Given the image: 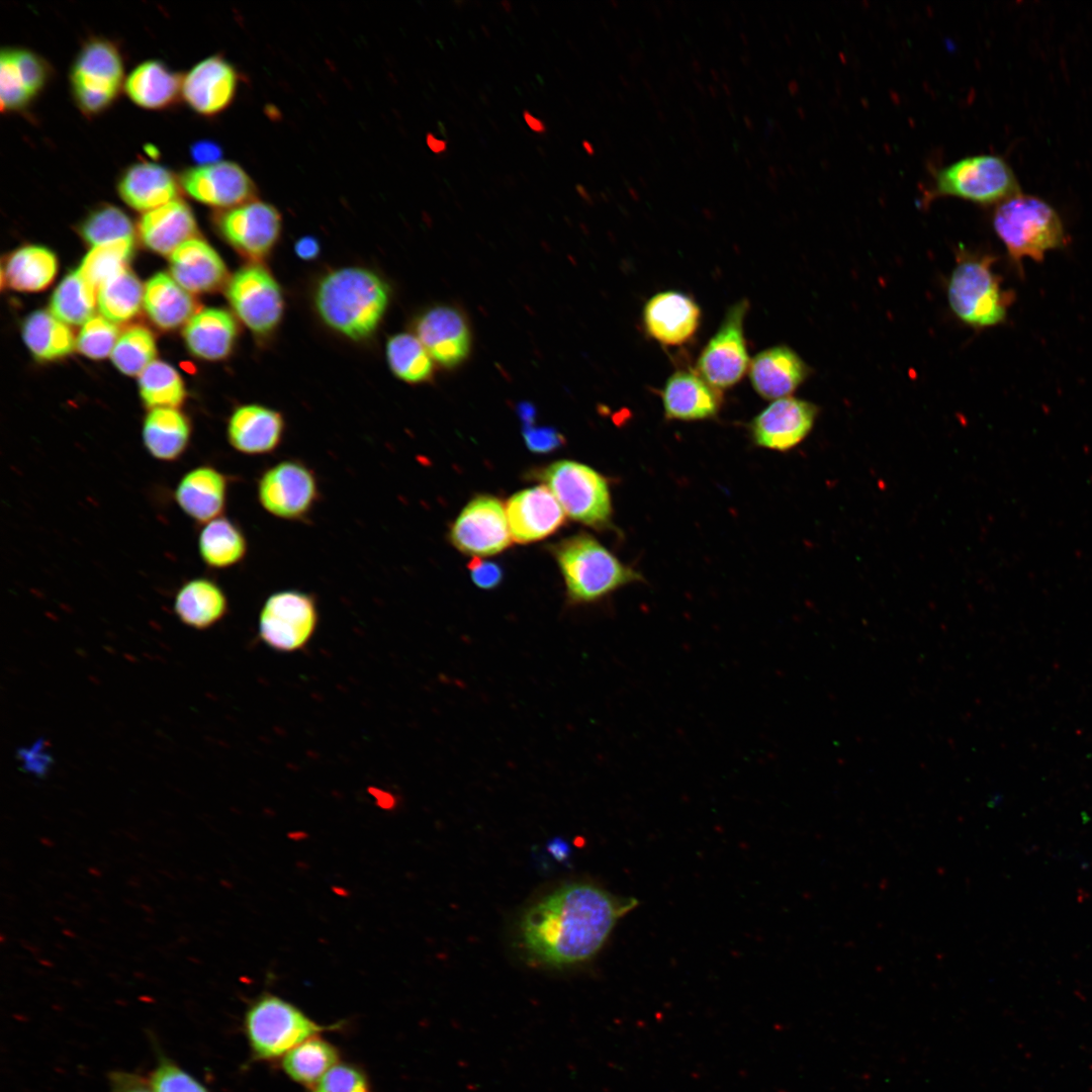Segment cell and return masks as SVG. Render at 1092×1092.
Wrapping results in <instances>:
<instances>
[{"instance_id":"e575fe53","label":"cell","mask_w":1092,"mask_h":1092,"mask_svg":"<svg viewBox=\"0 0 1092 1092\" xmlns=\"http://www.w3.org/2000/svg\"><path fill=\"white\" fill-rule=\"evenodd\" d=\"M57 269V258L52 251L41 246H25L8 256L2 277L14 290L34 292L53 282Z\"/></svg>"},{"instance_id":"ee69618b","label":"cell","mask_w":1092,"mask_h":1092,"mask_svg":"<svg viewBox=\"0 0 1092 1092\" xmlns=\"http://www.w3.org/2000/svg\"><path fill=\"white\" fill-rule=\"evenodd\" d=\"M156 353V342L151 331L134 326L119 336L110 357L120 372L132 376L141 374L155 361Z\"/></svg>"},{"instance_id":"6125c7cd","label":"cell","mask_w":1092,"mask_h":1092,"mask_svg":"<svg viewBox=\"0 0 1092 1092\" xmlns=\"http://www.w3.org/2000/svg\"><path fill=\"white\" fill-rule=\"evenodd\" d=\"M500 5H502L503 9L505 10V12H507V13L512 12L513 5H512V3L510 1H502Z\"/></svg>"},{"instance_id":"f1b7e54d","label":"cell","mask_w":1092,"mask_h":1092,"mask_svg":"<svg viewBox=\"0 0 1092 1092\" xmlns=\"http://www.w3.org/2000/svg\"><path fill=\"white\" fill-rule=\"evenodd\" d=\"M138 229L146 247L161 255H171L184 242L195 238L197 224L188 204L175 199L145 212Z\"/></svg>"},{"instance_id":"6f0895ef","label":"cell","mask_w":1092,"mask_h":1092,"mask_svg":"<svg viewBox=\"0 0 1092 1092\" xmlns=\"http://www.w3.org/2000/svg\"><path fill=\"white\" fill-rule=\"evenodd\" d=\"M426 143L429 149L437 155L447 151V141L437 138L432 132L426 134Z\"/></svg>"},{"instance_id":"f907efd6","label":"cell","mask_w":1092,"mask_h":1092,"mask_svg":"<svg viewBox=\"0 0 1092 1092\" xmlns=\"http://www.w3.org/2000/svg\"><path fill=\"white\" fill-rule=\"evenodd\" d=\"M471 580L481 589H493L503 580V569L489 560L474 557L468 564Z\"/></svg>"},{"instance_id":"44dd1931","label":"cell","mask_w":1092,"mask_h":1092,"mask_svg":"<svg viewBox=\"0 0 1092 1092\" xmlns=\"http://www.w3.org/2000/svg\"><path fill=\"white\" fill-rule=\"evenodd\" d=\"M642 320L652 339L664 346H679L697 333L701 309L687 294L668 290L654 294L646 302Z\"/></svg>"},{"instance_id":"91938a15","label":"cell","mask_w":1092,"mask_h":1092,"mask_svg":"<svg viewBox=\"0 0 1092 1092\" xmlns=\"http://www.w3.org/2000/svg\"><path fill=\"white\" fill-rule=\"evenodd\" d=\"M575 189H576V191H577V193L579 194L580 197H582L585 200L589 199V194H588L587 190L585 189V187L583 185L576 184Z\"/></svg>"},{"instance_id":"94428289","label":"cell","mask_w":1092,"mask_h":1092,"mask_svg":"<svg viewBox=\"0 0 1092 1092\" xmlns=\"http://www.w3.org/2000/svg\"><path fill=\"white\" fill-rule=\"evenodd\" d=\"M582 148L586 152L587 155L593 156L595 154L594 146L588 141H586V140L582 141Z\"/></svg>"},{"instance_id":"30bf717a","label":"cell","mask_w":1092,"mask_h":1092,"mask_svg":"<svg viewBox=\"0 0 1092 1092\" xmlns=\"http://www.w3.org/2000/svg\"><path fill=\"white\" fill-rule=\"evenodd\" d=\"M317 623L318 611L312 596L296 589L276 592L260 611L259 638L275 651L293 652L309 642Z\"/></svg>"},{"instance_id":"d6a6232c","label":"cell","mask_w":1092,"mask_h":1092,"mask_svg":"<svg viewBox=\"0 0 1092 1092\" xmlns=\"http://www.w3.org/2000/svg\"><path fill=\"white\" fill-rule=\"evenodd\" d=\"M191 437L187 417L176 407L152 408L143 424L145 448L155 459L175 461L186 451Z\"/></svg>"},{"instance_id":"680465c9","label":"cell","mask_w":1092,"mask_h":1092,"mask_svg":"<svg viewBox=\"0 0 1092 1092\" xmlns=\"http://www.w3.org/2000/svg\"><path fill=\"white\" fill-rule=\"evenodd\" d=\"M519 413H520V417L522 418V420L524 422V426L532 425V422H533V419H534V416H535V410H534L533 405H531L529 403H522V404L519 405Z\"/></svg>"},{"instance_id":"f546056e","label":"cell","mask_w":1092,"mask_h":1092,"mask_svg":"<svg viewBox=\"0 0 1092 1092\" xmlns=\"http://www.w3.org/2000/svg\"><path fill=\"white\" fill-rule=\"evenodd\" d=\"M183 336L189 351L198 358L216 361L228 357L238 337L234 316L222 308L198 310L186 324Z\"/></svg>"},{"instance_id":"ffe728a7","label":"cell","mask_w":1092,"mask_h":1092,"mask_svg":"<svg viewBox=\"0 0 1092 1092\" xmlns=\"http://www.w3.org/2000/svg\"><path fill=\"white\" fill-rule=\"evenodd\" d=\"M239 82L236 69L220 56L197 63L182 79L181 97L196 113L213 116L233 102Z\"/></svg>"},{"instance_id":"f6af8a7d","label":"cell","mask_w":1092,"mask_h":1092,"mask_svg":"<svg viewBox=\"0 0 1092 1092\" xmlns=\"http://www.w3.org/2000/svg\"><path fill=\"white\" fill-rule=\"evenodd\" d=\"M82 238L92 247L101 244L134 237V229L129 217L118 207L105 204L93 211L82 221Z\"/></svg>"},{"instance_id":"5bb4252c","label":"cell","mask_w":1092,"mask_h":1092,"mask_svg":"<svg viewBox=\"0 0 1092 1092\" xmlns=\"http://www.w3.org/2000/svg\"><path fill=\"white\" fill-rule=\"evenodd\" d=\"M449 537L455 548L474 557L497 554L513 540L506 508L490 495L471 499L453 523Z\"/></svg>"},{"instance_id":"4fadbf2b","label":"cell","mask_w":1092,"mask_h":1092,"mask_svg":"<svg viewBox=\"0 0 1092 1092\" xmlns=\"http://www.w3.org/2000/svg\"><path fill=\"white\" fill-rule=\"evenodd\" d=\"M261 507L270 515L289 521L311 512L320 496L314 472L297 460H281L267 468L257 483Z\"/></svg>"},{"instance_id":"9f6ffc18","label":"cell","mask_w":1092,"mask_h":1092,"mask_svg":"<svg viewBox=\"0 0 1092 1092\" xmlns=\"http://www.w3.org/2000/svg\"><path fill=\"white\" fill-rule=\"evenodd\" d=\"M522 115H523V119L526 122L527 126L533 132H535L537 134H544L547 131V126H546L545 122L542 119L535 116L534 114H532L529 110H527V109L523 110Z\"/></svg>"},{"instance_id":"e0dca14e","label":"cell","mask_w":1092,"mask_h":1092,"mask_svg":"<svg viewBox=\"0 0 1092 1092\" xmlns=\"http://www.w3.org/2000/svg\"><path fill=\"white\" fill-rule=\"evenodd\" d=\"M817 414V406L807 400L791 396L776 399L750 422L751 439L760 448L789 451L808 436Z\"/></svg>"},{"instance_id":"d6986e66","label":"cell","mask_w":1092,"mask_h":1092,"mask_svg":"<svg viewBox=\"0 0 1092 1092\" xmlns=\"http://www.w3.org/2000/svg\"><path fill=\"white\" fill-rule=\"evenodd\" d=\"M506 514L513 540L523 544L545 539L565 522L560 504L544 484L512 495L507 502Z\"/></svg>"},{"instance_id":"ac0fdd59","label":"cell","mask_w":1092,"mask_h":1092,"mask_svg":"<svg viewBox=\"0 0 1092 1092\" xmlns=\"http://www.w3.org/2000/svg\"><path fill=\"white\" fill-rule=\"evenodd\" d=\"M415 335L444 368L461 364L470 351V331L461 311L450 305L426 309L415 322Z\"/></svg>"},{"instance_id":"cb8c5ba5","label":"cell","mask_w":1092,"mask_h":1092,"mask_svg":"<svg viewBox=\"0 0 1092 1092\" xmlns=\"http://www.w3.org/2000/svg\"><path fill=\"white\" fill-rule=\"evenodd\" d=\"M749 379L754 390L765 399L788 397L807 378L809 367L788 346L765 349L751 360Z\"/></svg>"},{"instance_id":"4316f807","label":"cell","mask_w":1092,"mask_h":1092,"mask_svg":"<svg viewBox=\"0 0 1092 1092\" xmlns=\"http://www.w3.org/2000/svg\"><path fill=\"white\" fill-rule=\"evenodd\" d=\"M229 481L209 465L192 468L179 480L174 497L179 508L197 523L206 524L225 508Z\"/></svg>"},{"instance_id":"7dc6e473","label":"cell","mask_w":1092,"mask_h":1092,"mask_svg":"<svg viewBox=\"0 0 1092 1092\" xmlns=\"http://www.w3.org/2000/svg\"><path fill=\"white\" fill-rule=\"evenodd\" d=\"M148 1079L154 1092H209L193 1075L163 1054H159Z\"/></svg>"},{"instance_id":"c3c4849f","label":"cell","mask_w":1092,"mask_h":1092,"mask_svg":"<svg viewBox=\"0 0 1092 1092\" xmlns=\"http://www.w3.org/2000/svg\"><path fill=\"white\" fill-rule=\"evenodd\" d=\"M308 1092H372L366 1072L352 1063H338Z\"/></svg>"},{"instance_id":"8fae6325","label":"cell","mask_w":1092,"mask_h":1092,"mask_svg":"<svg viewBox=\"0 0 1092 1092\" xmlns=\"http://www.w3.org/2000/svg\"><path fill=\"white\" fill-rule=\"evenodd\" d=\"M226 297L238 318L257 336L269 335L281 322V288L273 275L257 263L241 268L230 278Z\"/></svg>"},{"instance_id":"ab89813d","label":"cell","mask_w":1092,"mask_h":1092,"mask_svg":"<svg viewBox=\"0 0 1092 1092\" xmlns=\"http://www.w3.org/2000/svg\"><path fill=\"white\" fill-rule=\"evenodd\" d=\"M97 304V289L79 269L68 274L55 289L50 302L51 312L67 325H84Z\"/></svg>"},{"instance_id":"d590c367","label":"cell","mask_w":1092,"mask_h":1092,"mask_svg":"<svg viewBox=\"0 0 1092 1092\" xmlns=\"http://www.w3.org/2000/svg\"><path fill=\"white\" fill-rule=\"evenodd\" d=\"M198 551L207 566L224 569L239 564L245 558L248 542L238 525L228 518L218 517L204 524L201 529Z\"/></svg>"},{"instance_id":"7bdbcfd3","label":"cell","mask_w":1092,"mask_h":1092,"mask_svg":"<svg viewBox=\"0 0 1092 1092\" xmlns=\"http://www.w3.org/2000/svg\"><path fill=\"white\" fill-rule=\"evenodd\" d=\"M133 248V238L94 246L78 269L86 280L98 289L104 281L126 268Z\"/></svg>"},{"instance_id":"f5cc1de1","label":"cell","mask_w":1092,"mask_h":1092,"mask_svg":"<svg viewBox=\"0 0 1092 1092\" xmlns=\"http://www.w3.org/2000/svg\"><path fill=\"white\" fill-rule=\"evenodd\" d=\"M191 156L199 165H208L219 162L221 150L211 141H200L192 146Z\"/></svg>"},{"instance_id":"484cf974","label":"cell","mask_w":1092,"mask_h":1092,"mask_svg":"<svg viewBox=\"0 0 1092 1092\" xmlns=\"http://www.w3.org/2000/svg\"><path fill=\"white\" fill-rule=\"evenodd\" d=\"M170 256L171 276L190 293L214 291L226 280L224 262L199 238L184 242Z\"/></svg>"},{"instance_id":"74e56055","label":"cell","mask_w":1092,"mask_h":1092,"mask_svg":"<svg viewBox=\"0 0 1092 1092\" xmlns=\"http://www.w3.org/2000/svg\"><path fill=\"white\" fill-rule=\"evenodd\" d=\"M22 336L32 355L41 361L69 355L76 346L73 332L51 311L36 310L23 323Z\"/></svg>"},{"instance_id":"60d3db41","label":"cell","mask_w":1092,"mask_h":1092,"mask_svg":"<svg viewBox=\"0 0 1092 1092\" xmlns=\"http://www.w3.org/2000/svg\"><path fill=\"white\" fill-rule=\"evenodd\" d=\"M386 358L393 374L410 383L428 381L434 371V360L416 335L399 333L386 345Z\"/></svg>"},{"instance_id":"f35d334b","label":"cell","mask_w":1092,"mask_h":1092,"mask_svg":"<svg viewBox=\"0 0 1092 1092\" xmlns=\"http://www.w3.org/2000/svg\"><path fill=\"white\" fill-rule=\"evenodd\" d=\"M144 301L141 281L128 269H123L104 281L97 289V306L101 315L112 323L131 320Z\"/></svg>"},{"instance_id":"7c38bea8","label":"cell","mask_w":1092,"mask_h":1092,"mask_svg":"<svg viewBox=\"0 0 1092 1092\" xmlns=\"http://www.w3.org/2000/svg\"><path fill=\"white\" fill-rule=\"evenodd\" d=\"M748 307L746 299L730 306L720 328L699 355L698 373L719 390L738 383L749 368L743 330Z\"/></svg>"},{"instance_id":"1f68e13d","label":"cell","mask_w":1092,"mask_h":1092,"mask_svg":"<svg viewBox=\"0 0 1092 1092\" xmlns=\"http://www.w3.org/2000/svg\"><path fill=\"white\" fill-rule=\"evenodd\" d=\"M182 79L162 62L150 60L130 72L124 81V90L138 106L159 110L169 107L181 96Z\"/></svg>"},{"instance_id":"7a4b0ae2","label":"cell","mask_w":1092,"mask_h":1092,"mask_svg":"<svg viewBox=\"0 0 1092 1092\" xmlns=\"http://www.w3.org/2000/svg\"><path fill=\"white\" fill-rule=\"evenodd\" d=\"M314 306L333 331L358 341L378 328L389 303L386 283L361 267H344L327 273L317 282Z\"/></svg>"},{"instance_id":"4dcf8cb0","label":"cell","mask_w":1092,"mask_h":1092,"mask_svg":"<svg viewBox=\"0 0 1092 1092\" xmlns=\"http://www.w3.org/2000/svg\"><path fill=\"white\" fill-rule=\"evenodd\" d=\"M143 305L150 320L163 330L180 327L198 311L190 292L166 273H157L149 279Z\"/></svg>"},{"instance_id":"836d02e7","label":"cell","mask_w":1092,"mask_h":1092,"mask_svg":"<svg viewBox=\"0 0 1092 1092\" xmlns=\"http://www.w3.org/2000/svg\"><path fill=\"white\" fill-rule=\"evenodd\" d=\"M228 599L214 581L198 577L185 582L174 601V611L181 622L194 629H207L228 613Z\"/></svg>"},{"instance_id":"8992f818","label":"cell","mask_w":1092,"mask_h":1092,"mask_svg":"<svg viewBox=\"0 0 1092 1092\" xmlns=\"http://www.w3.org/2000/svg\"><path fill=\"white\" fill-rule=\"evenodd\" d=\"M994 258L969 254L961 249L947 285V298L953 313L974 328L1002 323L1011 303V293L1001 287L994 273Z\"/></svg>"},{"instance_id":"83f0119b","label":"cell","mask_w":1092,"mask_h":1092,"mask_svg":"<svg viewBox=\"0 0 1092 1092\" xmlns=\"http://www.w3.org/2000/svg\"><path fill=\"white\" fill-rule=\"evenodd\" d=\"M180 183L167 168L151 162H139L126 168L117 183L121 199L144 212L177 199Z\"/></svg>"},{"instance_id":"d4e9b609","label":"cell","mask_w":1092,"mask_h":1092,"mask_svg":"<svg viewBox=\"0 0 1092 1092\" xmlns=\"http://www.w3.org/2000/svg\"><path fill=\"white\" fill-rule=\"evenodd\" d=\"M661 398L665 418L682 422L712 419L717 416L722 403L719 389L699 373L685 370L668 377Z\"/></svg>"},{"instance_id":"603a6c76","label":"cell","mask_w":1092,"mask_h":1092,"mask_svg":"<svg viewBox=\"0 0 1092 1092\" xmlns=\"http://www.w3.org/2000/svg\"><path fill=\"white\" fill-rule=\"evenodd\" d=\"M284 431V419L279 412L261 404H244L231 415L226 436L236 451L264 455L279 447Z\"/></svg>"},{"instance_id":"2e32d148","label":"cell","mask_w":1092,"mask_h":1092,"mask_svg":"<svg viewBox=\"0 0 1092 1092\" xmlns=\"http://www.w3.org/2000/svg\"><path fill=\"white\" fill-rule=\"evenodd\" d=\"M179 183L193 199L222 209L254 200L257 194V187L247 172L229 161L189 168L182 173Z\"/></svg>"},{"instance_id":"277c9868","label":"cell","mask_w":1092,"mask_h":1092,"mask_svg":"<svg viewBox=\"0 0 1092 1092\" xmlns=\"http://www.w3.org/2000/svg\"><path fill=\"white\" fill-rule=\"evenodd\" d=\"M243 1025L252 1059L270 1062L312 1036L341 1029L344 1022L321 1024L293 1003L264 992L247 1007Z\"/></svg>"},{"instance_id":"8d00e7d4","label":"cell","mask_w":1092,"mask_h":1092,"mask_svg":"<svg viewBox=\"0 0 1092 1092\" xmlns=\"http://www.w3.org/2000/svg\"><path fill=\"white\" fill-rule=\"evenodd\" d=\"M339 1061V1049L318 1034L285 1054L281 1069L290 1080L308 1089Z\"/></svg>"},{"instance_id":"11a10c76","label":"cell","mask_w":1092,"mask_h":1092,"mask_svg":"<svg viewBox=\"0 0 1092 1092\" xmlns=\"http://www.w3.org/2000/svg\"><path fill=\"white\" fill-rule=\"evenodd\" d=\"M547 849L550 854L558 861H565L570 853V848L566 841L555 838L548 842Z\"/></svg>"},{"instance_id":"681fc988","label":"cell","mask_w":1092,"mask_h":1092,"mask_svg":"<svg viewBox=\"0 0 1092 1092\" xmlns=\"http://www.w3.org/2000/svg\"><path fill=\"white\" fill-rule=\"evenodd\" d=\"M522 434L526 446L534 453H550L565 443L563 435L550 427L526 425Z\"/></svg>"},{"instance_id":"816d5d0a","label":"cell","mask_w":1092,"mask_h":1092,"mask_svg":"<svg viewBox=\"0 0 1092 1092\" xmlns=\"http://www.w3.org/2000/svg\"><path fill=\"white\" fill-rule=\"evenodd\" d=\"M110 1092H154L149 1079L125 1071H114L109 1075Z\"/></svg>"},{"instance_id":"b9f144b4","label":"cell","mask_w":1092,"mask_h":1092,"mask_svg":"<svg viewBox=\"0 0 1092 1092\" xmlns=\"http://www.w3.org/2000/svg\"><path fill=\"white\" fill-rule=\"evenodd\" d=\"M140 394L149 408L176 407L186 397L179 373L163 361H153L139 377Z\"/></svg>"},{"instance_id":"5b68a950","label":"cell","mask_w":1092,"mask_h":1092,"mask_svg":"<svg viewBox=\"0 0 1092 1092\" xmlns=\"http://www.w3.org/2000/svg\"><path fill=\"white\" fill-rule=\"evenodd\" d=\"M993 226L1017 264L1025 257L1041 261L1046 252L1065 243L1057 211L1031 195L1019 193L1001 202L994 213Z\"/></svg>"},{"instance_id":"7402d4cb","label":"cell","mask_w":1092,"mask_h":1092,"mask_svg":"<svg viewBox=\"0 0 1092 1092\" xmlns=\"http://www.w3.org/2000/svg\"><path fill=\"white\" fill-rule=\"evenodd\" d=\"M49 66L27 49L5 48L0 56V99L2 112L28 106L43 89Z\"/></svg>"},{"instance_id":"52a82bcc","label":"cell","mask_w":1092,"mask_h":1092,"mask_svg":"<svg viewBox=\"0 0 1092 1092\" xmlns=\"http://www.w3.org/2000/svg\"><path fill=\"white\" fill-rule=\"evenodd\" d=\"M531 476L552 491L570 519L597 530L611 526L613 508L609 483L594 468L576 461L560 460L534 470Z\"/></svg>"},{"instance_id":"3957f363","label":"cell","mask_w":1092,"mask_h":1092,"mask_svg":"<svg viewBox=\"0 0 1092 1092\" xmlns=\"http://www.w3.org/2000/svg\"><path fill=\"white\" fill-rule=\"evenodd\" d=\"M550 550L572 605L598 602L622 586L644 580L640 572L624 564L587 533L562 539Z\"/></svg>"},{"instance_id":"6da1fadb","label":"cell","mask_w":1092,"mask_h":1092,"mask_svg":"<svg viewBox=\"0 0 1092 1092\" xmlns=\"http://www.w3.org/2000/svg\"><path fill=\"white\" fill-rule=\"evenodd\" d=\"M634 897L595 884L572 883L528 908L520 923L522 944L536 963L565 968L593 960L618 921L635 909Z\"/></svg>"},{"instance_id":"db71d44e","label":"cell","mask_w":1092,"mask_h":1092,"mask_svg":"<svg viewBox=\"0 0 1092 1092\" xmlns=\"http://www.w3.org/2000/svg\"><path fill=\"white\" fill-rule=\"evenodd\" d=\"M294 251L299 259L313 260L320 254L321 248L317 240L311 236L300 238L294 246Z\"/></svg>"},{"instance_id":"ba28073f","label":"cell","mask_w":1092,"mask_h":1092,"mask_svg":"<svg viewBox=\"0 0 1092 1092\" xmlns=\"http://www.w3.org/2000/svg\"><path fill=\"white\" fill-rule=\"evenodd\" d=\"M1020 193L1007 162L995 155L962 158L933 172L928 199L953 196L979 204H994Z\"/></svg>"},{"instance_id":"9a60e30c","label":"cell","mask_w":1092,"mask_h":1092,"mask_svg":"<svg viewBox=\"0 0 1092 1092\" xmlns=\"http://www.w3.org/2000/svg\"><path fill=\"white\" fill-rule=\"evenodd\" d=\"M220 235L237 251L252 260L265 258L281 233V215L270 203L251 200L217 214Z\"/></svg>"},{"instance_id":"bcb514c9","label":"cell","mask_w":1092,"mask_h":1092,"mask_svg":"<svg viewBox=\"0 0 1092 1092\" xmlns=\"http://www.w3.org/2000/svg\"><path fill=\"white\" fill-rule=\"evenodd\" d=\"M119 338L116 325L103 316L87 321L77 339L76 348L91 359H103L111 355Z\"/></svg>"},{"instance_id":"9c48e42d","label":"cell","mask_w":1092,"mask_h":1092,"mask_svg":"<svg viewBox=\"0 0 1092 1092\" xmlns=\"http://www.w3.org/2000/svg\"><path fill=\"white\" fill-rule=\"evenodd\" d=\"M124 81L118 49L112 41L102 38L91 39L83 46L70 74L74 100L87 115L106 110L117 98Z\"/></svg>"},{"instance_id":"be15d7a7","label":"cell","mask_w":1092,"mask_h":1092,"mask_svg":"<svg viewBox=\"0 0 1092 1092\" xmlns=\"http://www.w3.org/2000/svg\"><path fill=\"white\" fill-rule=\"evenodd\" d=\"M481 28H482V30H483V33H484V34H486V36H489V33H488V32H489V30L487 29V27H486V26L484 27V26L482 25V27H481Z\"/></svg>"}]
</instances>
